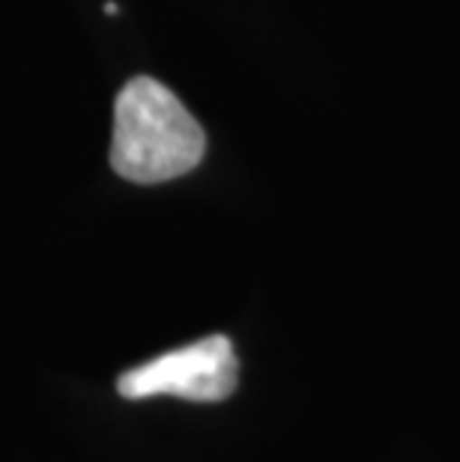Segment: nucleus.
Masks as SVG:
<instances>
[{
  "instance_id": "nucleus-1",
  "label": "nucleus",
  "mask_w": 460,
  "mask_h": 462,
  "mask_svg": "<svg viewBox=\"0 0 460 462\" xmlns=\"http://www.w3.org/2000/svg\"><path fill=\"white\" fill-rule=\"evenodd\" d=\"M207 150L201 123L155 78H132L117 93L111 167L123 180L155 185L194 171Z\"/></svg>"
},
{
  "instance_id": "nucleus-3",
  "label": "nucleus",
  "mask_w": 460,
  "mask_h": 462,
  "mask_svg": "<svg viewBox=\"0 0 460 462\" xmlns=\"http://www.w3.org/2000/svg\"><path fill=\"white\" fill-rule=\"evenodd\" d=\"M105 13L108 15H117V13H120V6H117V4H105Z\"/></svg>"
},
{
  "instance_id": "nucleus-2",
  "label": "nucleus",
  "mask_w": 460,
  "mask_h": 462,
  "mask_svg": "<svg viewBox=\"0 0 460 462\" xmlns=\"http://www.w3.org/2000/svg\"><path fill=\"white\" fill-rule=\"evenodd\" d=\"M237 379L239 361L233 343L224 334H210L126 370L117 379V394L126 400L171 394L192 402H221L237 391Z\"/></svg>"
}]
</instances>
